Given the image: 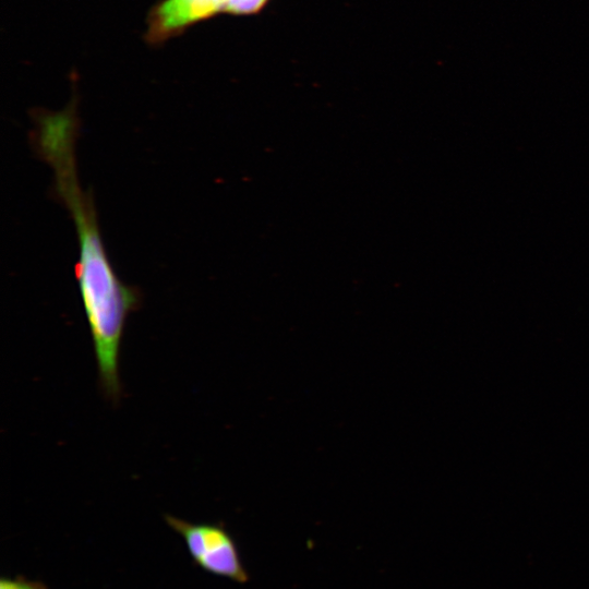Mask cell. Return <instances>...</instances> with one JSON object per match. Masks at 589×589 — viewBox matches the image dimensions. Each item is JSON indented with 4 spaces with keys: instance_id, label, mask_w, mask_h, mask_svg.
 Returning a JSON list of instances; mask_svg holds the SVG:
<instances>
[{
    "instance_id": "3957f363",
    "label": "cell",
    "mask_w": 589,
    "mask_h": 589,
    "mask_svg": "<svg viewBox=\"0 0 589 589\" xmlns=\"http://www.w3.org/2000/svg\"><path fill=\"white\" fill-rule=\"evenodd\" d=\"M267 0H161L148 15L147 38L160 44L187 27L219 12L235 14L260 10Z\"/></svg>"
},
{
    "instance_id": "277c9868",
    "label": "cell",
    "mask_w": 589,
    "mask_h": 589,
    "mask_svg": "<svg viewBox=\"0 0 589 589\" xmlns=\"http://www.w3.org/2000/svg\"><path fill=\"white\" fill-rule=\"evenodd\" d=\"M0 589H48V587L40 581L27 580L23 577H3L0 581Z\"/></svg>"
},
{
    "instance_id": "7a4b0ae2",
    "label": "cell",
    "mask_w": 589,
    "mask_h": 589,
    "mask_svg": "<svg viewBox=\"0 0 589 589\" xmlns=\"http://www.w3.org/2000/svg\"><path fill=\"white\" fill-rule=\"evenodd\" d=\"M164 519L183 539L193 562L203 570L239 584L249 581L237 543L224 526L191 522L169 514Z\"/></svg>"
},
{
    "instance_id": "6da1fadb",
    "label": "cell",
    "mask_w": 589,
    "mask_h": 589,
    "mask_svg": "<svg viewBox=\"0 0 589 589\" xmlns=\"http://www.w3.org/2000/svg\"><path fill=\"white\" fill-rule=\"evenodd\" d=\"M79 116L72 103L60 111L35 115L34 142L38 155L52 171L53 188L77 237L76 280L105 396L117 402L123 388L119 373L121 340L128 316L141 303L139 289L125 285L106 252L92 195L80 182L76 143Z\"/></svg>"
}]
</instances>
